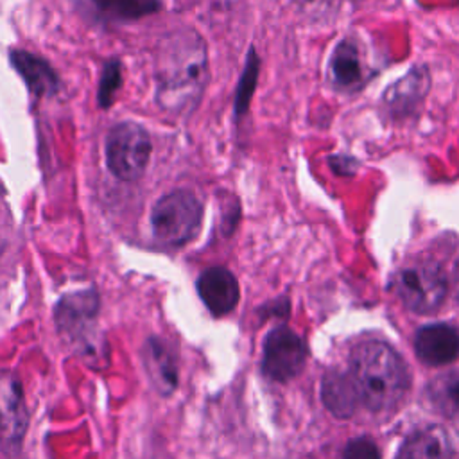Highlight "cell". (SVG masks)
I'll return each instance as SVG.
<instances>
[{
	"label": "cell",
	"instance_id": "1",
	"mask_svg": "<svg viewBox=\"0 0 459 459\" xmlns=\"http://www.w3.org/2000/svg\"><path fill=\"white\" fill-rule=\"evenodd\" d=\"M154 82L158 106L174 115H190L208 82V50L194 29L165 34L154 52Z\"/></svg>",
	"mask_w": 459,
	"mask_h": 459
},
{
	"label": "cell",
	"instance_id": "2",
	"mask_svg": "<svg viewBox=\"0 0 459 459\" xmlns=\"http://www.w3.org/2000/svg\"><path fill=\"white\" fill-rule=\"evenodd\" d=\"M351 378L359 398L373 412L393 411L409 384L405 364L389 344L380 341L357 346L351 359Z\"/></svg>",
	"mask_w": 459,
	"mask_h": 459
},
{
	"label": "cell",
	"instance_id": "3",
	"mask_svg": "<svg viewBox=\"0 0 459 459\" xmlns=\"http://www.w3.org/2000/svg\"><path fill=\"white\" fill-rule=\"evenodd\" d=\"M97 316L99 294L95 289L68 292L54 308L57 330L66 344L84 359L104 360L106 344L97 337Z\"/></svg>",
	"mask_w": 459,
	"mask_h": 459
},
{
	"label": "cell",
	"instance_id": "4",
	"mask_svg": "<svg viewBox=\"0 0 459 459\" xmlns=\"http://www.w3.org/2000/svg\"><path fill=\"white\" fill-rule=\"evenodd\" d=\"M151 230L165 246H185L197 237L203 224V204L188 190H174L160 197L151 210Z\"/></svg>",
	"mask_w": 459,
	"mask_h": 459
},
{
	"label": "cell",
	"instance_id": "5",
	"mask_svg": "<svg viewBox=\"0 0 459 459\" xmlns=\"http://www.w3.org/2000/svg\"><path fill=\"white\" fill-rule=\"evenodd\" d=\"M389 287L411 312L430 314L445 301L448 280L436 262H414L400 267Z\"/></svg>",
	"mask_w": 459,
	"mask_h": 459
},
{
	"label": "cell",
	"instance_id": "6",
	"mask_svg": "<svg viewBox=\"0 0 459 459\" xmlns=\"http://www.w3.org/2000/svg\"><path fill=\"white\" fill-rule=\"evenodd\" d=\"M151 151V136L136 122H118L108 131L106 165L117 179H140L147 170Z\"/></svg>",
	"mask_w": 459,
	"mask_h": 459
},
{
	"label": "cell",
	"instance_id": "7",
	"mask_svg": "<svg viewBox=\"0 0 459 459\" xmlns=\"http://www.w3.org/2000/svg\"><path fill=\"white\" fill-rule=\"evenodd\" d=\"M307 359V348L301 337L287 326L273 328L264 341V373L278 382L296 377Z\"/></svg>",
	"mask_w": 459,
	"mask_h": 459
},
{
	"label": "cell",
	"instance_id": "8",
	"mask_svg": "<svg viewBox=\"0 0 459 459\" xmlns=\"http://www.w3.org/2000/svg\"><path fill=\"white\" fill-rule=\"evenodd\" d=\"M29 425V411L20 380L0 371V445L4 448H18L25 437Z\"/></svg>",
	"mask_w": 459,
	"mask_h": 459
},
{
	"label": "cell",
	"instance_id": "9",
	"mask_svg": "<svg viewBox=\"0 0 459 459\" xmlns=\"http://www.w3.org/2000/svg\"><path fill=\"white\" fill-rule=\"evenodd\" d=\"M430 90V74L425 65L412 66L382 93L384 109L394 118L412 117Z\"/></svg>",
	"mask_w": 459,
	"mask_h": 459
},
{
	"label": "cell",
	"instance_id": "10",
	"mask_svg": "<svg viewBox=\"0 0 459 459\" xmlns=\"http://www.w3.org/2000/svg\"><path fill=\"white\" fill-rule=\"evenodd\" d=\"M368 63L357 39L342 38L328 59L330 82L341 91L359 90L368 77Z\"/></svg>",
	"mask_w": 459,
	"mask_h": 459
},
{
	"label": "cell",
	"instance_id": "11",
	"mask_svg": "<svg viewBox=\"0 0 459 459\" xmlns=\"http://www.w3.org/2000/svg\"><path fill=\"white\" fill-rule=\"evenodd\" d=\"M197 294L213 316L230 314L240 298L237 278L221 265L204 269L195 281Z\"/></svg>",
	"mask_w": 459,
	"mask_h": 459
},
{
	"label": "cell",
	"instance_id": "12",
	"mask_svg": "<svg viewBox=\"0 0 459 459\" xmlns=\"http://www.w3.org/2000/svg\"><path fill=\"white\" fill-rule=\"evenodd\" d=\"M414 351L429 366L452 362L459 355V333L446 323L421 326L414 337Z\"/></svg>",
	"mask_w": 459,
	"mask_h": 459
},
{
	"label": "cell",
	"instance_id": "13",
	"mask_svg": "<svg viewBox=\"0 0 459 459\" xmlns=\"http://www.w3.org/2000/svg\"><path fill=\"white\" fill-rule=\"evenodd\" d=\"M145 371L161 394H170L178 387V360L170 344L161 337H149L142 348Z\"/></svg>",
	"mask_w": 459,
	"mask_h": 459
},
{
	"label": "cell",
	"instance_id": "14",
	"mask_svg": "<svg viewBox=\"0 0 459 459\" xmlns=\"http://www.w3.org/2000/svg\"><path fill=\"white\" fill-rule=\"evenodd\" d=\"M13 68L25 81L30 93L36 97L54 95L59 88V77L54 68L41 57L27 50H11L9 54Z\"/></svg>",
	"mask_w": 459,
	"mask_h": 459
},
{
	"label": "cell",
	"instance_id": "15",
	"mask_svg": "<svg viewBox=\"0 0 459 459\" xmlns=\"http://www.w3.org/2000/svg\"><path fill=\"white\" fill-rule=\"evenodd\" d=\"M321 398L325 407L335 418H350L355 412L359 398V391L351 375L328 371L321 384Z\"/></svg>",
	"mask_w": 459,
	"mask_h": 459
},
{
	"label": "cell",
	"instance_id": "16",
	"mask_svg": "<svg viewBox=\"0 0 459 459\" xmlns=\"http://www.w3.org/2000/svg\"><path fill=\"white\" fill-rule=\"evenodd\" d=\"M398 459H452V445L441 427H427L405 439Z\"/></svg>",
	"mask_w": 459,
	"mask_h": 459
},
{
	"label": "cell",
	"instance_id": "17",
	"mask_svg": "<svg viewBox=\"0 0 459 459\" xmlns=\"http://www.w3.org/2000/svg\"><path fill=\"white\" fill-rule=\"evenodd\" d=\"M430 407L459 423V371L436 377L427 387Z\"/></svg>",
	"mask_w": 459,
	"mask_h": 459
},
{
	"label": "cell",
	"instance_id": "18",
	"mask_svg": "<svg viewBox=\"0 0 459 459\" xmlns=\"http://www.w3.org/2000/svg\"><path fill=\"white\" fill-rule=\"evenodd\" d=\"M99 11L117 20H138L160 11V0H93Z\"/></svg>",
	"mask_w": 459,
	"mask_h": 459
},
{
	"label": "cell",
	"instance_id": "19",
	"mask_svg": "<svg viewBox=\"0 0 459 459\" xmlns=\"http://www.w3.org/2000/svg\"><path fill=\"white\" fill-rule=\"evenodd\" d=\"M258 70H260V59L255 52V48L251 47L247 52V59H246V66L242 70L237 91H235V113L237 115H244L249 108L253 91L256 88V79H258Z\"/></svg>",
	"mask_w": 459,
	"mask_h": 459
},
{
	"label": "cell",
	"instance_id": "20",
	"mask_svg": "<svg viewBox=\"0 0 459 459\" xmlns=\"http://www.w3.org/2000/svg\"><path fill=\"white\" fill-rule=\"evenodd\" d=\"M122 86V65L117 59H111L104 65L100 82H99V93L97 100L100 108H109L113 104V99L117 91Z\"/></svg>",
	"mask_w": 459,
	"mask_h": 459
},
{
	"label": "cell",
	"instance_id": "21",
	"mask_svg": "<svg viewBox=\"0 0 459 459\" xmlns=\"http://www.w3.org/2000/svg\"><path fill=\"white\" fill-rule=\"evenodd\" d=\"M344 459H380V450L369 437L351 439L342 454Z\"/></svg>",
	"mask_w": 459,
	"mask_h": 459
},
{
	"label": "cell",
	"instance_id": "22",
	"mask_svg": "<svg viewBox=\"0 0 459 459\" xmlns=\"http://www.w3.org/2000/svg\"><path fill=\"white\" fill-rule=\"evenodd\" d=\"M355 160H351L350 156H344V154H339V156H332L330 158V167L333 169L335 174L339 176H353L355 174V169H357V163L355 165H348V163H353Z\"/></svg>",
	"mask_w": 459,
	"mask_h": 459
},
{
	"label": "cell",
	"instance_id": "23",
	"mask_svg": "<svg viewBox=\"0 0 459 459\" xmlns=\"http://www.w3.org/2000/svg\"><path fill=\"white\" fill-rule=\"evenodd\" d=\"M452 287H454V292H455V296H457V299H459V260L455 262V265H454V273H452Z\"/></svg>",
	"mask_w": 459,
	"mask_h": 459
},
{
	"label": "cell",
	"instance_id": "24",
	"mask_svg": "<svg viewBox=\"0 0 459 459\" xmlns=\"http://www.w3.org/2000/svg\"><path fill=\"white\" fill-rule=\"evenodd\" d=\"M303 2L308 4V5H316V7H321V5L330 4V0H303Z\"/></svg>",
	"mask_w": 459,
	"mask_h": 459
}]
</instances>
